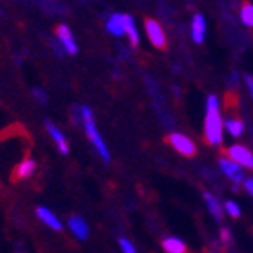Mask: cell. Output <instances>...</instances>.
<instances>
[{
  "mask_svg": "<svg viewBox=\"0 0 253 253\" xmlns=\"http://www.w3.org/2000/svg\"><path fill=\"white\" fill-rule=\"evenodd\" d=\"M167 143H169L174 150H177L181 156H185V158H194L195 156V143L192 141L188 136H185V134L174 132V134H170V136L167 137Z\"/></svg>",
  "mask_w": 253,
  "mask_h": 253,
  "instance_id": "3957f363",
  "label": "cell"
},
{
  "mask_svg": "<svg viewBox=\"0 0 253 253\" xmlns=\"http://www.w3.org/2000/svg\"><path fill=\"white\" fill-rule=\"evenodd\" d=\"M241 20L244 26L253 27V4H244L241 7Z\"/></svg>",
  "mask_w": 253,
  "mask_h": 253,
  "instance_id": "ac0fdd59",
  "label": "cell"
},
{
  "mask_svg": "<svg viewBox=\"0 0 253 253\" xmlns=\"http://www.w3.org/2000/svg\"><path fill=\"white\" fill-rule=\"evenodd\" d=\"M211 253H213V252H211Z\"/></svg>",
  "mask_w": 253,
  "mask_h": 253,
  "instance_id": "d4e9b609",
  "label": "cell"
},
{
  "mask_svg": "<svg viewBox=\"0 0 253 253\" xmlns=\"http://www.w3.org/2000/svg\"><path fill=\"white\" fill-rule=\"evenodd\" d=\"M190 33H192V40L195 43H203L205 42V35H206V20L203 15H194L192 18V27H190Z\"/></svg>",
  "mask_w": 253,
  "mask_h": 253,
  "instance_id": "7c38bea8",
  "label": "cell"
},
{
  "mask_svg": "<svg viewBox=\"0 0 253 253\" xmlns=\"http://www.w3.org/2000/svg\"><path fill=\"white\" fill-rule=\"evenodd\" d=\"M203 199H205V203H206V206H208V211L211 213V217H213L217 222H221L222 217H224V208H222V205L217 201L215 195L210 194V192H203Z\"/></svg>",
  "mask_w": 253,
  "mask_h": 253,
  "instance_id": "4fadbf2b",
  "label": "cell"
},
{
  "mask_svg": "<svg viewBox=\"0 0 253 253\" xmlns=\"http://www.w3.org/2000/svg\"><path fill=\"white\" fill-rule=\"evenodd\" d=\"M219 167H221V170H222V174L226 175L228 179H232L233 183H241L243 181L244 183V172H243V167H239L235 161H232L230 158H221L219 159Z\"/></svg>",
  "mask_w": 253,
  "mask_h": 253,
  "instance_id": "52a82bcc",
  "label": "cell"
},
{
  "mask_svg": "<svg viewBox=\"0 0 253 253\" xmlns=\"http://www.w3.org/2000/svg\"><path fill=\"white\" fill-rule=\"evenodd\" d=\"M161 246L167 253H186V244L177 237H167Z\"/></svg>",
  "mask_w": 253,
  "mask_h": 253,
  "instance_id": "2e32d148",
  "label": "cell"
},
{
  "mask_svg": "<svg viewBox=\"0 0 253 253\" xmlns=\"http://www.w3.org/2000/svg\"><path fill=\"white\" fill-rule=\"evenodd\" d=\"M37 217L47 228H51V230H56V232H62L63 224L60 222L58 217H56L53 211L49 210V208H45V206H38V208H37Z\"/></svg>",
  "mask_w": 253,
  "mask_h": 253,
  "instance_id": "8fae6325",
  "label": "cell"
},
{
  "mask_svg": "<svg viewBox=\"0 0 253 253\" xmlns=\"http://www.w3.org/2000/svg\"><path fill=\"white\" fill-rule=\"evenodd\" d=\"M45 130H47L49 136L53 137V141L56 143V147H58L60 152H62L63 156H67V154L71 152V148H69L67 137L63 136V132L60 130V128L54 125V123H51V122H45Z\"/></svg>",
  "mask_w": 253,
  "mask_h": 253,
  "instance_id": "9c48e42d",
  "label": "cell"
},
{
  "mask_svg": "<svg viewBox=\"0 0 253 253\" xmlns=\"http://www.w3.org/2000/svg\"><path fill=\"white\" fill-rule=\"evenodd\" d=\"M107 31L114 35V37H123L125 35V22H123L122 13H114V15L109 16V20L105 24Z\"/></svg>",
  "mask_w": 253,
  "mask_h": 253,
  "instance_id": "5bb4252c",
  "label": "cell"
},
{
  "mask_svg": "<svg viewBox=\"0 0 253 253\" xmlns=\"http://www.w3.org/2000/svg\"><path fill=\"white\" fill-rule=\"evenodd\" d=\"M244 80H246V85H248V90H250L252 100H253V76H252V74H246V76H244Z\"/></svg>",
  "mask_w": 253,
  "mask_h": 253,
  "instance_id": "cb8c5ba5",
  "label": "cell"
},
{
  "mask_svg": "<svg viewBox=\"0 0 253 253\" xmlns=\"http://www.w3.org/2000/svg\"><path fill=\"white\" fill-rule=\"evenodd\" d=\"M80 114H82V123H84L85 134H87V137H89V141L94 145V148L98 150V154H100V158L103 159L105 163H111V152H109V148H107L100 130L96 128V122H94V114H92V111H90L89 107H82V109H80Z\"/></svg>",
  "mask_w": 253,
  "mask_h": 253,
  "instance_id": "7a4b0ae2",
  "label": "cell"
},
{
  "mask_svg": "<svg viewBox=\"0 0 253 253\" xmlns=\"http://www.w3.org/2000/svg\"><path fill=\"white\" fill-rule=\"evenodd\" d=\"M145 31H147V37L150 40L156 49H165L167 47V35H165L163 27L158 20L154 18H147L145 20Z\"/></svg>",
  "mask_w": 253,
  "mask_h": 253,
  "instance_id": "277c9868",
  "label": "cell"
},
{
  "mask_svg": "<svg viewBox=\"0 0 253 253\" xmlns=\"http://www.w3.org/2000/svg\"><path fill=\"white\" fill-rule=\"evenodd\" d=\"M219 98L208 96L206 100V116H205V139L211 147H219L222 143V118L219 114Z\"/></svg>",
  "mask_w": 253,
  "mask_h": 253,
  "instance_id": "6da1fadb",
  "label": "cell"
},
{
  "mask_svg": "<svg viewBox=\"0 0 253 253\" xmlns=\"http://www.w3.org/2000/svg\"><path fill=\"white\" fill-rule=\"evenodd\" d=\"M37 161L31 158H26L22 159L20 163L16 165L15 172H13V179L15 181H22V179H29V177H33L35 175V172H37Z\"/></svg>",
  "mask_w": 253,
  "mask_h": 253,
  "instance_id": "ba28073f",
  "label": "cell"
},
{
  "mask_svg": "<svg viewBox=\"0 0 253 253\" xmlns=\"http://www.w3.org/2000/svg\"><path fill=\"white\" fill-rule=\"evenodd\" d=\"M243 185H244V190H246V192L253 197V177H246Z\"/></svg>",
  "mask_w": 253,
  "mask_h": 253,
  "instance_id": "603a6c76",
  "label": "cell"
},
{
  "mask_svg": "<svg viewBox=\"0 0 253 253\" xmlns=\"http://www.w3.org/2000/svg\"><path fill=\"white\" fill-rule=\"evenodd\" d=\"M54 35H56V38L60 40L62 47L65 49V53L71 54V56L78 54V43H76V40H74L73 31L69 29L67 24H58L56 29H54Z\"/></svg>",
  "mask_w": 253,
  "mask_h": 253,
  "instance_id": "8992f818",
  "label": "cell"
},
{
  "mask_svg": "<svg viewBox=\"0 0 253 253\" xmlns=\"http://www.w3.org/2000/svg\"><path fill=\"white\" fill-rule=\"evenodd\" d=\"M33 96H35V98H37L38 101H40V103H45V101H47V96H45V92H43L42 89H40V87H33V92H31Z\"/></svg>",
  "mask_w": 253,
  "mask_h": 253,
  "instance_id": "44dd1931",
  "label": "cell"
},
{
  "mask_svg": "<svg viewBox=\"0 0 253 253\" xmlns=\"http://www.w3.org/2000/svg\"><path fill=\"white\" fill-rule=\"evenodd\" d=\"M123 22H125V35L128 37L130 43L134 47L139 45V33H137V27L134 24V18L130 15H123Z\"/></svg>",
  "mask_w": 253,
  "mask_h": 253,
  "instance_id": "9a60e30c",
  "label": "cell"
},
{
  "mask_svg": "<svg viewBox=\"0 0 253 253\" xmlns=\"http://www.w3.org/2000/svg\"><path fill=\"white\" fill-rule=\"evenodd\" d=\"M120 248H122L123 253H137L136 248H134V244H132L130 241H128V239H125V237L120 239Z\"/></svg>",
  "mask_w": 253,
  "mask_h": 253,
  "instance_id": "ffe728a7",
  "label": "cell"
},
{
  "mask_svg": "<svg viewBox=\"0 0 253 253\" xmlns=\"http://www.w3.org/2000/svg\"><path fill=\"white\" fill-rule=\"evenodd\" d=\"M226 158H230L232 161L243 167V169H252L253 170V154L250 148H246L244 145H232L226 150Z\"/></svg>",
  "mask_w": 253,
  "mask_h": 253,
  "instance_id": "5b68a950",
  "label": "cell"
},
{
  "mask_svg": "<svg viewBox=\"0 0 253 253\" xmlns=\"http://www.w3.org/2000/svg\"><path fill=\"white\" fill-rule=\"evenodd\" d=\"M224 126H226L228 134L232 137H241L244 132V123L243 120H239V118H228L226 122H224Z\"/></svg>",
  "mask_w": 253,
  "mask_h": 253,
  "instance_id": "e0dca14e",
  "label": "cell"
},
{
  "mask_svg": "<svg viewBox=\"0 0 253 253\" xmlns=\"http://www.w3.org/2000/svg\"><path fill=\"white\" fill-rule=\"evenodd\" d=\"M224 211H226L230 217H233V219L241 217V208H239V205L233 203V201H226V203H224Z\"/></svg>",
  "mask_w": 253,
  "mask_h": 253,
  "instance_id": "d6986e66",
  "label": "cell"
},
{
  "mask_svg": "<svg viewBox=\"0 0 253 253\" xmlns=\"http://www.w3.org/2000/svg\"><path fill=\"white\" fill-rule=\"evenodd\" d=\"M67 226H69V230H71V233H73L76 239H80V241H85V239L89 237V226H87V222L80 215L69 217Z\"/></svg>",
  "mask_w": 253,
  "mask_h": 253,
  "instance_id": "30bf717a",
  "label": "cell"
},
{
  "mask_svg": "<svg viewBox=\"0 0 253 253\" xmlns=\"http://www.w3.org/2000/svg\"><path fill=\"white\" fill-rule=\"evenodd\" d=\"M219 235H221V241L224 244H230V243H232V232H230L228 228H221Z\"/></svg>",
  "mask_w": 253,
  "mask_h": 253,
  "instance_id": "7402d4cb",
  "label": "cell"
}]
</instances>
